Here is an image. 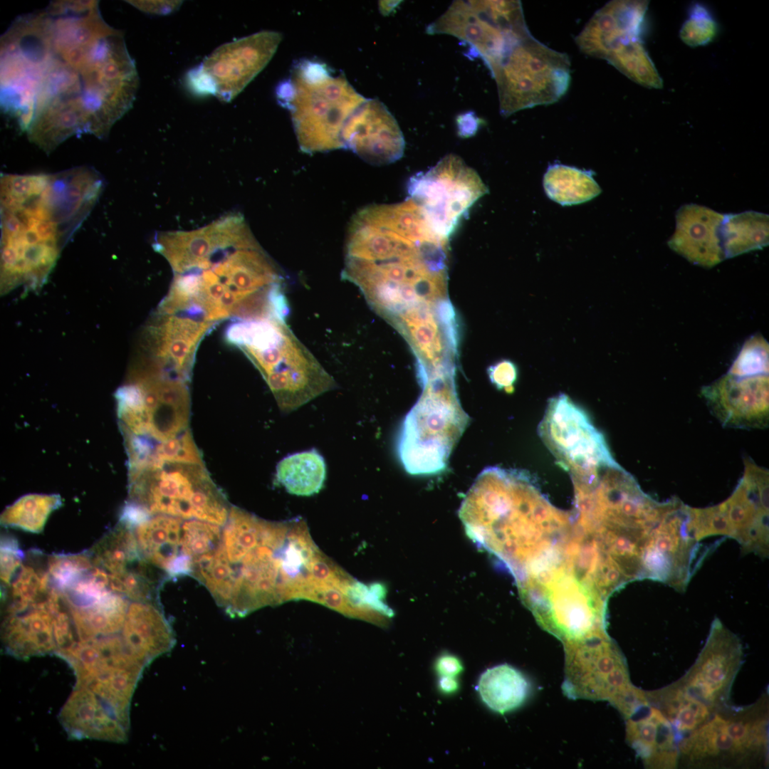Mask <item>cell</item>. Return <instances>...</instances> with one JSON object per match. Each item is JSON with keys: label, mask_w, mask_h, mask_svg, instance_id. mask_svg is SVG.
Here are the masks:
<instances>
[{"label": "cell", "mask_w": 769, "mask_h": 769, "mask_svg": "<svg viewBox=\"0 0 769 769\" xmlns=\"http://www.w3.org/2000/svg\"><path fill=\"white\" fill-rule=\"evenodd\" d=\"M732 530V538L744 553L768 555V473L749 459L731 496L720 503Z\"/></svg>", "instance_id": "obj_16"}, {"label": "cell", "mask_w": 769, "mask_h": 769, "mask_svg": "<svg viewBox=\"0 0 769 769\" xmlns=\"http://www.w3.org/2000/svg\"><path fill=\"white\" fill-rule=\"evenodd\" d=\"M259 370L280 409L291 412L335 387V381L286 321L246 326L239 347Z\"/></svg>", "instance_id": "obj_6"}, {"label": "cell", "mask_w": 769, "mask_h": 769, "mask_svg": "<svg viewBox=\"0 0 769 769\" xmlns=\"http://www.w3.org/2000/svg\"><path fill=\"white\" fill-rule=\"evenodd\" d=\"M33 551L27 555V560L14 575L9 586L3 589L4 617L22 612L28 608L43 605L48 600L52 585L47 565H41Z\"/></svg>", "instance_id": "obj_29"}, {"label": "cell", "mask_w": 769, "mask_h": 769, "mask_svg": "<svg viewBox=\"0 0 769 769\" xmlns=\"http://www.w3.org/2000/svg\"><path fill=\"white\" fill-rule=\"evenodd\" d=\"M459 516L469 535L515 577L552 550L571 526L570 513L553 506L528 474L498 466L479 474Z\"/></svg>", "instance_id": "obj_3"}, {"label": "cell", "mask_w": 769, "mask_h": 769, "mask_svg": "<svg viewBox=\"0 0 769 769\" xmlns=\"http://www.w3.org/2000/svg\"><path fill=\"white\" fill-rule=\"evenodd\" d=\"M543 187L548 197L563 206L584 203L601 192L592 171L560 164L548 167Z\"/></svg>", "instance_id": "obj_35"}, {"label": "cell", "mask_w": 769, "mask_h": 769, "mask_svg": "<svg viewBox=\"0 0 769 769\" xmlns=\"http://www.w3.org/2000/svg\"><path fill=\"white\" fill-rule=\"evenodd\" d=\"M426 31L459 39L467 56L480 58L489 70L530 32L520 1H454Z\"/></svg>", "instance_id": "obj_10"}, {"label": "cell", "mask_w": 769, "mask_h": 769, "mask_svg": "<svg viewBox=\"0 0 769 769\" xmlns=\"http://www.w3.org/2000/svg\"><path fill=\"white\" fill-rule=\"evenodd\" d=\"M643 716L629 720L628 738L647 766L674 768L679 758V738L670 722L649 703L642 708Z\"/></svg>", "instance_id": "obj_26"}, {"label": "cell", "mask_w": 769, "mask_h": 769, "mask_svg": "<svg viewBox=\"0 0 769 769\" xmlns=\"http://www.w3.org/2000/svg\"><path fill=\"white\" fill-rule=\"evenodd\" d=\"M182 518L152 515L133 528L142 556L168 578L190 575L193 562L184 552Z\"/></svg>", "instance_id": "obj_23"}, {"label": "cell", "mask_w": 769, "mask_h": 769, "mask_svg": "<svg viewBox=\"0 0 769 769\" xmlns=\"http://www.w3.org/2000/svg\"><path fill=\"white\" fill-rule=\"evenodd\" d=\"M630 80L649 88L663 87V81L642 41L632 42L606 60Z\"/></svg>", "instance_id": "obj_37"}, {"label": "cell", "mask_w": 769, "mask_h": 769, "mask_svg": "<svg viewBox=\"0 0 769 769\" xmlns=\"http://www.w3.org/2000/svg\"><path fill=\"white\" fill-rule=\"evenodd\" d=\"M768 214L753 211L724 214L721 236L726 258L768 246Z\"/></svg>", "instance_id": "obj_34"}, {"label": "cell", "mask_w": 769, "mask_h": 769, "mask_svg": "<svg viewBox=\"0 0 769 769\" xmlns=\"http://www.w3.org/2000/svg\"><path fill=\"white\" fill-rule=\"evenodd\" d=\"M53 619V614L43 605L4 617L1 642L4 652L24 659L55 654Z\"/></svg>", "instance_id": "obj_25"}, {"label": "cell", "mask_w": 769, "mask_h": 769, "mask_svg": "<svg viewBox=\"0 0 769 769\" xmlns=\"http://www.w3.org/2000/svg\"><path fill=\"white\" fill-rule=\"evenodd\" d=\"M325 477L324 458L314 449L288 455L276 467L277 483L296 496H309L318 493Z\"/></svg>", "instance_id": "obj_32"}, {"label": "cell", "mask_w": 769, "mask_h": 769, "mask_svg": "<svg viewBox=\"0 0 769 769\" xmlns=\"http://www.w3.org/2000/svg\"><path fill=\"white\" fill-rule=\"evenodd\" d=\"M743 661L738 637L716 618L696 662L676 684L713 713L726 703Z\"/></svg>", "instance_id": "obj_15"}, {"label": "cell", "mask_w": 769, "mask_h": 769, "mask_svg": "<svg viewBox=\"0 0 769 769\" xmlns=\"http://www.w3.org/2000/svg\"><path fill=\"white\" fill-rule=\"evenodd\" d=\"M487 192L478 173L454 154L413 175L407 183V198L434 229L449 239L461 217Z\"/></svg>", "instance_id": "obj_11"}, {"label": "cell", "mask_w": 769, "mask_h": 769, "mask_svg": "<svg viewBox=\"0 0 769 769\" xmlns=\"http://www.w3.org/2000/svg\"><path fill=\"white\" fill-rule=\"evenodd\" d=\"M130 502L152 515L223 526L230 508L204 465L161 463L129 473Z\"/></svg>", "instance_id": "obj_7"}, {"label": "cell", "mask_w": 769, "mask_h": 769, "mask_svg": "<svg viewBox=\"0 0 769 769\" xmlns=\"http://www.w3.org/2000/svg\"><path fill=\"white\" fill-rule=\"evenodd\" d=\"M768 343L765 338L753 335L743 344L728 373L736 376L768 374Z\"/></svg>", "instance_id": "obj_41"}, {"label": "cell", "mask_w": 769, "mask_h": 769, "mask_svg": "<svg viewBox=\"0 0 769 769\" xmlns=\"http://www.w3.org/2000/svg\"><path fill=\"white\" fill-rule=\"evenodd\" d=\"M649 1L614 0L607 3L590 18L575 37L580 50L589 56L605 60L622 47L641 41Z\"/></svg>", "instance_id": "obj_20"}, {"label": "cell", "mask_w": 769, "mask_h": 769, "mask_svg": "<svg viewBox=\"0 0 769 769\" xmlns=\"http://www.w3.org/2000/svg\"><path fill=\"white\" fill-rule=\"evenodd\" d=\"M689 507L670 500L663 518L653 530L643 556L644 578L666 583L683 591L703 559L698 540L689 525Z\"/></svg>", "instance_id": "obj_14"}, {"label": "cell", "mask_w": 769, "mask_h": 769, "mask_svg": "<svg viewBox=\"0 0 769 769\" xmlns=\"http://www.w3.org/2000/svg\"><path fill=\"white\" fill-rule=\"evenodd\" d=\"M282 40L281 33L262 31L224 43L187 74L196 93L230 102L265 68Z\"/></svg>", "instance_id": "obj_12"}, {"label": "cell", "mask_w": 769, "mask_h": 769, "mask_svg": "<svg viewBox=\"0 0 769 769\" xmlns=\"http://www.w3.org/2000/svg\"><path fill=\"white\" fill-rule=\"evenodd\" d=\"M724 214L695 204L676 214V230L669 247L691 263L711 268L726 258L721 236Z\"/></svg>", "instance_id": "obj_21"}, {"label": "cell", "mask_w": 769, "mask_h": 769, "mask_svg": "<svg viewBox=\"0 0 769 769\" xmlns=\"http://www.w3.org/2000/svg\"><path fill=\"white\" fill-rule=\"evenodd\" d=\"M61 505V498L57 494L26 495L5 508L1 515V524L38 533L50 514Z\"/></svg>", "instance_id": "obj_36"}, {"label": "cell", "mask_w": 769, "mask_h": 769, "mask_svg": "<svg viewBox=\"0 0 769 769\" xmlns=\"http://www.w3.org/2000/svg\"><path fill=\"white\" fill-rule=\"evenodd\" d=\"M298 598L320 603L348 617H363L338 588L328 584L311 581L303 588Z\"/></svg>", "instance_id": "obj_43"}, {"label": "cell", "mask_w": 769, "mask_h": 769, "mask_svg": "<svg viewBox=\"0 0 769 769\" xmlns=\"http://www.w3.org/2000/svg\"><path fill=\"white\" fill-rule=\"evenodd\" d=\"M25 556L12 537L4 536L1 540V581L3 587L11 583L23 564Z\"/></svg>", "instance_id": "obj_44"}, {"label": "cell", "mask_w": 769, "mask_h": 769, "mask_svg": "<svg viewBox=\"0 0 769 769\" xmlns=\"http://www.w3.org/2000/svg\"><path fill=\"white\" fill-rule=\"evenodd\" d=\"M165 462L204 465L201 454L189 429L173 439L152 444L149 456L135 471Z\"/></svg>", "instance_id": "obj_38"}, {"label": "cell", "mask_w": 769, "mask_h": 769, "mask_svg": "<svg viewBox=\"0 0 769 769\" xmlns=\"http://www.w3.org/2000/svg\"><path fill=\"white\" fill-rule=\"evenodd\" d=\"M488 373L491 382L498 389L513 391L518 376L517 367L513 362L508 360H501L491 365Z\"/></svg>", "instance_id": "obj_45"}, {"label": "cell", "mask_w": 769, "mask_h": 769, "mask_svg": "<svg viewBox=\"0 0 769 769\" xmlns=\"http://www.w3.org/2000/svg\"><path fill=\"white\" fill-rule=\"evenodd\" d=\"M94 564L110 575L121 574L139 565L141 554L134 529L120 520L88 550Z\"/></svg>", "instance_id": "obj_31"}, {"label": "cell", "mask_w": 769, "mask_h": 769, "mask_svg": "<svg viewBox=\"0 0 769 769\" xmlns=\"http://www.w3.org/2000/svg\"><path fill=\"white\" fill-rule=\"evenodd\" d=\"M523 599L544 627L572 642L604 633L607 599L564 563L530 575Z\"/></svg>", "instance_id": "obj_8"}, {"label": "cell", "mask_w": 769, "mask_h": 769, "mask_svg": "<svg viewBox=\"0 0 769 769\" xmlns=\"http://www.w3.org/2000/svg\"><path fill=\"white\" fill-rule=\"evenodd\" d=\"M449 242L407 198L369 205L350 221L342 278L392 323L422 303L447 298Z\"/></svg>", "instance_id": "obj_2"}, {"label": "cell", "mask_w": 769, "mask_h": 769, "mask_svg": "<svg viewBox=\"0 0 769 769\" xmlns=\"http://www.w3.org/2000/svg\"><path fill=\"white\" fill-rule=\"evenodd\" d=\"M139 85L122 32L95 1H54L19 16L1 38V105L49 153L68 137H104Z\"/></svg>", "instance_id": "obj_1"}, {"label": "cell", "mask_w": 769, "mask_h": 769, "mask_svg": "<svg viewBox=\"0 0 769 769\" xmlns=\"http://www.w3.org/2000/svg\"><path fill=\"white\" fill-rule=\"evenodd\" d=\"M768 374L736 376L729 373L702 389L709 407L723 424L737 428L767 426Z\"/></svg>", "instance_id": "obj_18"}, {"label": "cell", "mask_w": 769, "mask_h": 769, "mask_svg": "<svg viewBox=\"0 0 769 769\" xmlns=\"http://www.w3.org/2000/svg\"><path fill=\"white\" fill-rule=\"evenodd\" d=\"M130 602V600L125 596L110 590L85 604L68 605L66 603L78 641L119 634Z\"/></svg>", "instance_id": "obj_27"}, {"label": "cell", "mask_w": 769, "mask_h": 769, "mask_svg": "<svg viewBox=\"0 0 769 769\" xmlns=\"http://www.w3.org/2000/svg\"><path fill=\"white\" fill-rule=\"evenodd\" d=\"M120 635L127 652L145 666L174 644L159 602L130 600Z\"/></svg>", "instance_id": "obj_24"}, {"label": "cell", "mask_w": 769, "mask_h": 769, "mask_svg": "<svg viewBox=\"0 0 769 769\" xmlns=\"http://www.w3.org/2000/svg\"><path fill=\"white\" fill-rule=\"evenodd\" d=\"M647 696L649 702H653L670 722L679 742L682 734L688 736L709 721L713 713L706 705L689 697L676 683Z\"/></svg>", "instance_id": "obj_33"}, {"label": "cell", "mask_w": 769, "mask_h": 769, "mask_svg": "<svg viewBox=\"0 0 769 769\" xmlns=\"http://www.w3.org/2000/svg\"><path fill=\"white\" fill-rule=\"evenodd\" d=\"M48 572L51 585L62 590L95 565L88 552L78 554H53L48 556Z\"/></svg>", "instance_id": "obj_39"}, {"label": "cell", "mask_w": 769, "mask_h": 769, "mask_svg": "<svg viewBox=\"0 0 769 769\" xmlns=\"http://www.w3.org/2000/svg\"><path fill=\"white\" fill-rule=\"evenodd\" d=\"M59 718L70 738L121 743L127 738L129 721L85 688L74 687Z\"/></svg>", "instance_id": "obj_22"}, {"label": "cell", "mask_w": 769, "mask_h": 769, "mask_svg": "<svg viewBox=\"0 0 769 769\" xmlns=\"http://www.w3.org/2000/svg\"><path fill=\"white\" fill-rule=\"evenodd\" d=\"M538 433L559 464L572 476L592 473L617 463L603 435L569 397L549 399Z\"/></svg>", "instance_id": "obj_13"}, {"label": "cell", "mask_w": 769, "mask_h": 769, "mask_svg": "<svg viewBox=\"0 0 769 769\" xmlns=\"http://www.w3.org/2000/svg\"><path fill=\"white\" fill-rule=\"evenodd\" d=\"M679 754L695 765L741 763L746 759L725 728L724 717L716 713L703 726L682 738Z\"/></svg>", "instance_id": "obj_28"}, {"label": "cell", "mask_w": 769, "mask_h": 769, "mask_svg": "<svg viewBox=\"0 0 769 769\" xmlns=\"http://www.w3.org/2000/svg\"><path fill=\"white\" fill-rule=\"evenodd\" d=\"M159 315L146 331L147 348L152 357L148 362L169 377L188 382L198 345L215 323Z\"/></svg>", "instance_id": "obj_19"}, {"label": "cell", "mask_w": 769, "mask_h": 769, "mask_svg": "<svg viewBox=\"0 0 769 769\" xmlns=\"http://www.w3.org/2000/svg\"><path fill=\"white\" fill-rule=\"evenodd\" d=\"M529 689L525 676L507 664L488 669L481 674L478 684L483 701L489 708L500 713L520 706L526 699Z\"/></svg>", "instance_id": "obj_30"}, {"label": "cell", "mask_w": 769, "mask_h": 769, "mask_svg": "<svg viewBox=\"0 0 769 769\" xmlns=\"http://www.w3.org/2000/svg\"><path fill=\"white\" fill-rule=\"evenodd\" d=\"M689 524L698 541L713 535L732 538L730 523L720 504L705 508L689 507Z\"/></svg>", "instance_id": "obj_42"}, {"label": "cell", "mask_w": 769, "mask_h": 769, "mask_svg": "<svg viewBox=\"0 0 769 769\" xmlns=\"http://www.w3.org/2000/svg\"><path fill=\"white\" fill-rule=\"evenodd\" d=\"M503 117L535 106L550 105L570 86V61L528 33L490 70Z\"/></svg>", "instance_id": "obj_9"}, {"label": "cell", "mask_w": 769, "mask_h": 769, "mask_svg": "<svg viewBox=\"0 0 769 769\" xmlns=\"http://www.w3.org/2000/svg\"><path fill=\"white\" fill-rule=\"evenodd\" d=\"M344 149L362 159L383 165L399 159L405 142L399 126L378 99H367L351 115L342 133Z\"/></svg>", "instance_id": "obj_17"}, {"label": "cell", "mask_w": 769, "mask_h": 769, "mask_svg": "<svg viewBox=\"0 0 769 769\" xmlns=\"http://www.w3.org/2000/svg\"><path fill=\"white\" fill-rule=\"evenodd\" d=\"M276 95L289 110L299 147L306 153L344 148L345 125L366 100L344 74L335 75L325 63L309 59L295 62Z\"/></svg>", "instance_id": "obj_4"}, {"label": "cell", "mask_w": 769, "mask_h": 769, "mask_svg": "<svg viewBox=\"0 0 769 769\" xmlns=\"http://www.w3.org/2000/svg\"><path fill=\"white\" fill-rule=\"evenodd\" d=\"M718 33V26L709 10L702 4H693L680 29L681 41L691 47L705 46L712 42Z\"/></svg>", "instance_id": "obj_40"}, {"label": "cell", "mask_w": 769, "mask_h": 769, "mask_svg": "<svg viewBox=\"0 0 769 769\" xmlns=\"http://www.w3.org/2000/svg\"><path fill=\"white\" fill-rule=\"evenodd\" d=\"M422 394L406 415L397 442L401 464L411 474H434L446 466L469 417L460 406L455 372L426 369Z\"/></svg>", "instance_id": "obj_5"}]
</instances>
